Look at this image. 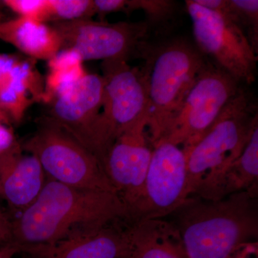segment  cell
Returning a JSON list of instances; mask_svg holds the SVG:
<instances>
[{
  "label": "cell",
  "instance_id": "obj_31",
  "mask_svg": "<svg viewBox=\"0 0 258 258\" xmlns=\"http://www.w3.org/2000/svg\"><path fill=\"white\" fill-rule=\"evenodd\" d=\"M4 7H5L4 2L1 1V0H0V12L2 11V10H3V8H4Z\"/></svg>",
  "mask_w": 258,
  "mask_h": 258
},
{
  "label": "cell",
  "instance_id": "obj_14",
  "mask_svg": "<svg viewBox=\"0 0 258 258\" xmlns=\"http://www.w3.org/2000/svg\"><path fill=\"white\" fill-rule=\"evenodd\" d=\"M46 180L38 159L24 155L18 143L0 155V195L12 208L23 211L30 206Z\"/></svg>",
  "mask_w": 258,
  "mask_h": 258
},
{
  "label": "cell",
  "instance_id": "obj_7",
  "mask_svg": "<svg viewBox=\"0 0 258 258\" xmlns=\"http://www.w3.org/2000/svg\"><path fill=\"white\" fill-rule=\"evenodd\" d=\"M241 86L232 76L208 61L161 139L182 149L192 145L210 128Z\"/></svg>",
  "mask_w": 258,
  "mask_h": 258
},
{
  "label": "cell",
  "instance_id": "obj_5",
  "mask_svg": "<svg viewBox=\"0 0 258 258\" xmlns=\"http://www.w3.org/2000/svg\"><path fill=\"white\" fill-rule=\"evenodd\" d=\"M21 147L38 159L49 179L78 189L116 193L98 158L46 116Z\"/></svg>",
  "mask_w": 258,
  "mask_h": 258
},
{
  "label": "cell",
  "instance_id": "obj_28",
  "mask_svg": "<svg viewBox=\"0 0 258 258\" xmlns=\"http://www.w3.org/2000/svg\"><path fill=\"white\" fill-rule=\"evenodd\" d=\"M11 233V220L0 210V249L8 247Z\"/></svg>",
  "mask_w": 258,
  "mask_h": 258
},
{
  "label": "cell",
  "instance_id": "obj_17",
  "mask_svg": "<svg viewBox=\"0 0 258 258\" xmlns=\"http://www.w3.org/2000/svg\"><path fill=\"white\" fill-rule=\"evenodd\" d=\"M129 258H188L175 224L163 220L130 222Z\"/></svg>",
  "mask_w": 258,
  "mask_h": 258
},
{
  "label": "cell",
  "instance_id": "obj_3",
  "mask_svg": "<svg viewBox=\"0 0 258 258\" xmlns=\"http://www.w3.org/2000/svg\"><path fill=\"white\" fill-rule=\"evenodd\" d=\"M140 58L147 91V128L152 145L162 137L208 57L183 39L145 47Z\"/></svg>",
  "mask_w": 258,
  "mask_h": 258
},
{
  "label": "cell",
  "instance_id": "obj_11",
  "mask_svg": "<svg viewBox=\"0 0 258 258\" xmlns=\"http://www.w3.org/2000/svg\"><path fill=\"white\" fill-rule=\"evenodd\" d=\"M152 149L146 116L117 137L102 160L106 176L128 208L130 221L143 195Z\"/></svg>",
  "mask_w": 258,
  "mask_h": 258
},
{
  "label": "cell",
  "instance_id": "obj_27",
  "mask_svg": "<svg viewBox=\"0 0 258 258\" xmlns=\"http://www.w3.org/2000/svg\"><path fill=\"white\" fill-rule=\"evenodd\" d=\"M228 258H258L257 241H250L240 244Z\"/></svg>",
  "mask_w": 258,
  "mask_h": 258
},
{
  "label": "cell",
  "instance_id": "obj_6",
  "mask_svg": "<svg viewBox=\"0 0 258 258\" xmlns=\"http://www.w3.org/2000/svg\"><path fill=\"white\" fill-rule=\"evenodd\" d=\"M192 23L197 47L205 57L240 85L252 84L257 75V53L240 27L227 15L185 1Z\"/></svg>",
  "mask_w": 258,
  "mask_h": 258
},
{
  "label": "cell",
  "instance_id": "obj_22",
  "mask_svg": "<svg viewBox=\"0 0 258 258\" xmlns=\"http://www.w3.org/2000/svg\"><path fill=\"white\" fill-rule=\"evenodd\" d=\"M132 10L145 13L149 26L171 18L175 13V3L168 0H132Z\"/></svg>",
  "mask_w": 258,
  "mask_h": 258
},
{
  "label": "cell",
  "instance_id": "obj_30",
  "mask_svg": "<svg viewBox=\"0 0 258 258\" xmlns=\"http://www.w3.org/2000/svg\"><path fill=\"white\" fill-rule=\"evenodd\" d=\"M12 119L8 113L4 109L0 107V123H5V124L10 125Z\"/></svg>",
  "mask_w": 258,
  "mask_h": 258
},
{
  "label": "cell",
  "instance_id": "obj_20",
  "mask_svg": "<svg viewBox=\"0 0 258 258\" xmlns=\"http://www.w3.org/2000/svg\"><path fill=\"white\" fill-rule=\"evenodd\" d=\"M96 15L94 0H47L45 23L86 20Z\"/></svg>",
  "mask_w": 258,
  "mask_h": 258
},
{
  "label": "cell",
  "instance_id": "obj_12",
  "mask_svg": "<svg viewBox=\"0 0 258 258\" xmlns=\"http://www.w3.org/2000/svg\"><path fill=\"white\" fill-rule=\"evenodd\" d=\"M103 79L88 74L69 93L51 101L47 118L71 134L101 162Z\"/></svg>",
  "mask_w": 258,
  "mask_h": 258
},
{
  "label": "cell",
  "instance_id": "obj_13",
  "mask_svg": "<svg viewBox=\"0 0 258 258\" xmlns=\"http://www.w3.org/2000/svg\"><path fill=\"white\" fill-rule=\"evenodd\" d=\"M12 248L30 258H129L130 222L122 220L96 230L81 231L55 243Z\"/></svg>",
  "mask_w": 258,
  "mask_h": 258
},
{
  "label": "cell",
  "instance_id": "obj_2",
  "mask_svg": "<svg viewBox=\"0 0 258 258\" xmlns=\"http://www.w3.org/2000/svg\"><path fill=\"white\" fill-rule=\"evenodd\" d=\"M257 189L218 201L190 198L175 212L188 258H228L258 235ZM174 212V213H175Z\"/></svg>",
  "mask_w": 258,
  "mask_h": 258
},
{
  "label": "cell",
  "instance_id": "obj_4",
  "mask_svg": "<svg viewBox=\"0 0 258 258\" xmlns=\"http://www.w3.org/2000/svg\"><path fill=\"white\" fill-rule=\"evenodd\" d=\"M240 86L210 128L192 145L182 149L186 157L189 198L205 180L225 170L242 154L254 124L257 104L252 93Z\"/></svg>",
  "mask_w": 258,
  "mask_h": 258
},
{
  "label": "cell",
  "instance_id": "obj_10",
  "mask_svg": "<svg viewBox=\"0 0 258 258\" xmlns=\"http://www.w3.org/2000/svg\"><path fill=\"white\" fill-rule=\"evenodd\" d=\"M189 198L185 154L164 139L153 144L143 195L131 222L157 220L174 213Z\"/></svg>",
  "mask_w": 258,
  "mask_h": 258
},
{
  "label": "cell",
  "instance_id": "obj_18",
  "mask_svg": "<svg viewBox=\"0 0 258 258\" xmlns=\"http://www.w3.org/2000/svg\"><path fill=\"white\" fill-rule=\"evenodd\" d=\"M37 60L23 57L9 81L0 88V107L18 123L33 103L43 101L45 82L37 69Z\"/></svg>",
  "mask_w": 258,
  "mask_h": 258
},
{
  "label": "cell",
  "instance_id": "obj_26",
  "mask_svg": "<svg viewBox=\"0 0 258 258\" xmlns=\"http://www.w3.org/2000/svg\"><path fill=\"white\" fill-rule=\"evenodd\" d=\"M18 143L10 125L0 123V155L9 151Z\"/></svg>",
  "mask_w": 258,
  "mask_h": 258
},
{
  "label": "cell",
  "instance_id": "obj_25",
  "mask_svg": "<svg viewBox=\"0 0 258 258\" xmlns=\"http://www.w3.org/2000/svg\"><path fill=\"white\" fill-rule=\"evenodd\" d=\"M22 58L23 57L15 54L0 52V88L9 81L13 71Z\"/></svg>",
  "mask_w": 258,
  "mask_h": 258
},
{
  "label": "cell",
  "instance_id": "obj_9",
  "mask_svg": "<svg viewBox=\"0 0 258 258\" xmlns=\"http://www.w3.org/2000/svg\"><path fill=\"white\" fill-rule=\"evenodd\" d=\"M103 79L101 114V163L117 137L139 120L147 117L148 100L140 68L127 61L101 62Z\"/></svg>",
  "mask_w": 258,
  "mask_h": 258
},
{
  "label": "cell",
  "instance_id": "obj_15",
  "mask_svg": "<svg viewBox=\"0 0 258 258\" xmlns=\"http://www.w3.org/2000/svg\"><path fill=\"white\" fill-rule=\"evenodd\" d=\"M257 180L258 122L240 157L225 170L202 182L193 196L218 201L234 194L257 189Z\"/></svg>",
  "mask_w": 258,
  "mask_h": 258
},
{
  "label": "cell",
  "instance_id": "obj_16",
  "mask_svg": "<svg viewBox=\"0 0 258 258\" xmlns=\"http://www.w3.org/2000/svg\"><path fill=\"white\" fill-rule=\"evenodd\" d=\"M0 40L35 60L49 61L62 50V40L52 25L21 17L0 22Z\"/></svg>",
  "mask_w": 258,
  "mask_h": 258
},
{
  "label": "cell",
  "instance_id": "obj_24",
  "mask_svg": "<svg viewBox=\"0 0 258 258\" xmlns=\"http://www.w3.org/2000/svg\"><path fill=\"white\" fill-rule=\"evenodd\" d=\"M83 61L77 52L71 49H63L47 61L49 71L74 69L83 64Z\"/></svg>",
  "mask_w": 258,
  "mask_h": 258
},
{
  "label": "cell",
  "instance_id": "obj_1",
  "mask_svg": "<svg viewBox=\"0 0 258 258\" xmlns=\"http://www.w3.org/2000/svg\"><path fill=\"white\" fill-rule=\"evenodd\" d=\"M122 220L130 222V215L116 193L78 189L47 177L36 200L11 220L9 247L55 243Z\"/></svg>",
  "mask_w": 258,
  "mask_h": 258
},
{
  "label": "cell",
  "instance_id": "obj_19",
  "mask_svg": "<svg viewBox=\"0 0 258 258\" xmlns=\"http://www.w3.org/2000/svg\"><path fill=\"white\" fill-rule=\"evenodd\" d=\"M220 13L227 15L240 27L257 53V0H226L225 7Z\"/></svg>",
  "mask_w": 258,
  "mask_h": 258
},
{
  "label": "cell",
  "instance_id": "obj_21",
  "mask_svg": "<svg viewBox=\"0 0 258 258\" xmlns=\"http://www.w3.org/2000/svg\"><path fill=\"white\" fill-rule=\"evenodd\" d=\"M87 74L83 64L74 69L49 71L42 102L49 104L58 97L69 93Z\"/></svg>",
  "mask_w": 258,
  "mask_h": 258
},
{
  "label": "cell",
  "instance_id": "obj_8",
  "mask_svg": "<svg viewBox=\"0 0 258 258\" xmlns=\"http://www.w3.org/2000/svg\"><path fill=\"white\" fill-rule=\"evenodd\" d=\"M62 40V50L71 49L83 62L95 60L128 61L139 57L147 45L150 26L147 21H93L92 19L52 23Z\"/></svg>",
  "mask_w": 258,
  "mask_h": 258
},
{
  "label": "cell",
  "instance_id": "obj_23",
  "mask_svg": "<svg viewBox=\"0 0 258 258\" xmlns=\"http://www.w3.org/2000/svg\"><path fill=\"white\" fill-rule=\"evenodd\" d=\"M3 2L5 6L18 14V17L45 23L47 0H4Z\"/></svg>",
  "mask_w": 258,
  "mask_h": 258
},
{
  "label": "cell",
  "instance_id": "obj_29",
  "mask_svg": "<svg viewBox=\"0 0 258 258\" xmlns=\"http://www.w3.org/2000/svg\"><path fill=\"white\" fill-rule=\"evenodd\" d=\"M16 252L10 247H5L0 249V258H13Z\"/></svg>",
  "mask_w": 258,
  "mask_h": 258
}]
</instances>
